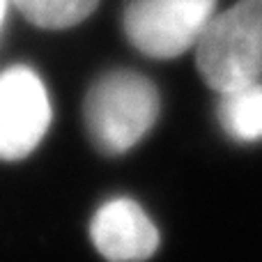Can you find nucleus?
<instances>
[{"label": "nucleus", "instance_id": "obj_1", "mask_svg": "<svg viewBox=\"0 0 262 262\" xmlns=\"http://www.w3.org/2000/svg\"><path fill=\"white\" fill-rule=\"evenodd\" d=\"M92 145L106 157H118L140 143L159 118V92L147 76L115 69L92 83L83 104Z\"/></svg>", "mask_w": 262, "mask_h": 262}, {"label": "nucleus", "instance_id": "obj_2", "mask_svg": "<svg viewBox=\"0 0 262 262\" xmlns=\"http://www.w3.org/2000/svg\"><path fill=\"white\" fill-rule=\"evenodd\" d=\"M195 64L219 95L262 81V0H237L214 14L195 44Z\"/></svg>", "mask_w": 262, "mask_h": 262}, {"label": "nucleus", "instance_id": "obj_3", "mask_svg": "<svg viewBox=\"0 0 262 262\" xmlns=\"http://www.w3.org/2000/svg\"><path fill=\"white\" fill-rule=\"evenodd\" d=\"M216 12V0H127L122 32L138 53L170 60L195 49Z\"/></svg>", "mask_w": 262, "mask_h": 262}, {"label": "nucleus", "instance_id": "obj_4", "mask_svg": "<svg viewBox=\"0 0 262 262\" xmlns=\"http://www.w3.org/2000/svg\"><path fill=\"white\" fill-rule=\"evenodd\" d=\"M51 122V104L41 78L30 67L0 74V159L16 161L39 145Z\"/></svg>", "mask_w": 262, "mask_h": 262}, {"label": "nucleus", "instance_id": "obj_5", "mask_svg": "<svg viewBox=\"0 0 262 262\" xmlns=\"http://www.w3.org/2000/svg\"><path fill=\"white\" fill-rule=\"evenodd\" d=\"M95 249L108 262H145L159 249V230L136 200L115 198L90 223Z\"/></svg>", "mask_w": 262, "mask_h": 262}, {"label": "nucleus", "instance_id": "obj_6", "mask_svg": "<svg viewBox=\"0 0 262 262\" xmlns=\"http://www.w3.org/2000/svg\"><path fill=\"white\" fill-rule=\"evenodd\" d=\"M216 115L223 131L237 143L262 140V81L223 92Z\"/></svg>", "mask_w": 262, "mask_h": 262}, {"label": "nucleus", "instance_id": "obj_7", "mask_svg": "<svg viewBox=\"0 0 262 262\" xmlns=\"http://www.w3.org/2000/svg\"><path fill=\"white\" fill-rule=\"evenodd\" d=\"M30 26L41 30H69L97 12L101 0H9Z\"/></svg>", "mask_w": 262, "mask_h": 262}, {"label": "nucleus", "instance_id": "obj_8", "mask_svg": "<svg viewBox=\"0 0 262 262\" xmlns=\"http://www.w3.org/2000/svg\"><path fill=\"white\" fill-rule=\"evenodd\" d=\"M9 9H12V3H9V0H0V30L5 28V21H7Z\"/></svg>", "mask_w": 262, "mask_h": 262}]
</instances>
